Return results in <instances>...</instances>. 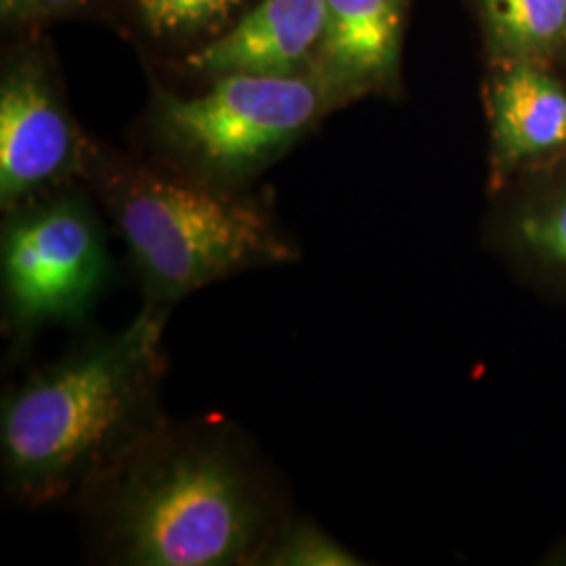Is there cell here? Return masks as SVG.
I'll return each instance as SVG.
<instances>
[{
	"instance_id": "6da1fadb",
	"label": "cell",
	"mask_w": 566,
	"mask_h": 566,
	"mask_svg": "<svg viewBox=\"0 0 566 566\" xmlns=\"http://www.w3.org/2000/svg\"><path fill=\"white\" fill-rule=\"evenodd\" d=\"M76 502L109 565H259L290 516L256 447L219 418H164Z\"/></svg>"
},
{
	"instance_id": "7a4b0ae2",
	"label": "cell",
	"mask_w": 566,
	"mask_h": 566,
	"mask_svg": "<svg viewBox=\"0 0 566 566\" xmlns=\"http://www.w3.org/2000/svg\"><path fill=\"white\" fill-rule=\"evenodd\" d=\"M168 311L143 304L126 327L86 340L4 392L0 464L9 500L30 510L76 502L163 422Z\"/></svg>"
},
{
	"instance_id": "3957f363",
	"label": "cell",
	"mask_w": 566,
	"mask_h": 566,
	"mask_svg": "<svg viewBox=\"0 0 566 566\" xmlns=\"http://www.w3.org/2000/svg\"><path fill=\"white\" fill-rule=\"evenodd\" d=\"M88 172L128 250L145 304L170 308L206 285L298 259L273 212L243 191L95 151Z\"/></svg>"
},
{
	"instance_id": "277c9868",
	"label": "cell",
	"mask_w": 566,
	"mask_h": 566,
	"mask_svg": "<svg viewBox=\"0 0 566 566\" xmlns=\"http://www.w3.org/2000/svg\"><path fill=\"white\" fill-rule=\"evenodd\" d=\"M338 105L343 97L315 72L227 74L196 97L156 93L151 128L175 170L242 191Z\"/></svg>"
},
{
	"instance_id": "5b68a950",
	"label": "cell",
	"mask_w": 566,
	"mask_h": 566,
	"mask_svg": "<svg viewBox=\"0 0 566 566\" xmlns=\"http://www.w3.org/2000/svg\"><path fill=\"white\" fill-rule=\"evenodd\" d=\"M112 277L102 221L81 193L57 189L4 212L2 329L13 348L51 325L84 324Z\"/></svg>"
},
{
	"instance_id": "8992f818",
	"label": "cell",
	"mask_w": 566,
	"mask_h": 566,
	"mask_svg": "<svg viewBox=\"0 0 566 566\" xmlns=\"http://www.w3.org/2000/svg\"><path fill=\"white\" fill-rule=\"evenodd\" d=\"M91 158L41 55L13 61L0 82L2 212L63 189L88 172Z\"/></svg>"
},
{
	"instance_id": "52a82bcc",
	"label": "cell",
	"mask_w": 566,
	"mask_h": 566,
	"mask_svg": "<svg viewBox=\"0 0 566 566\" xmlns=\"http://www.w3.org/2000/svg\"><path fill=\"white\" fill-rule=\"evenodd\" d=\"M486 112L495 187L566 151V88L544 63H497Z\"/></svg>"
},
{
	"instance_id": "ba28073f",
	"label": "cell",
	"mask_w": 566,
	"mask_h": 566,
	"mask_svg": "<svg viewBox=\"0 0 566 566\" xmlns=\"http://www.w3.org/2000/svg\"><path fill=\"white\" fill-rule=\"evenodd\" d=\"M325 32V0H261L221 39L187 57L212 78L311 74Z\"/></svg>"
},
{
	"instance_id": "9c48e42d",
	"label": "cell",
	"mask_w": 566,
	"mask_h": 566,
	"mask_svg": "<svg viewBox=\"0 0 566 566\" xmlns=\"http://www.w3.org/2000/svg\"><path fill=\"white\" fill-rule=\"evenodd\" d=\"M405 0H325V32L313 72L344 103L395 78Z\"/></svg>"
},
{
	"instance_id": "30bf717a",
	"label": "cell",
	"mask_w": 566,
	"mask_h": 566,
	"mask_svg": "<svg viewBox=\"0 0 566 566\" xmlns=\"http://www.w3.org/2000/svg\"><path fill=\"white\" fill-rule=\"evenodd\" d=\"M491 238L497 252L535 282L566 294V177L518 198Z\"/></svg>"
},
{
	"instance_id": "8fae6325",
	"label": "cell",
	"mask_w": 566,
	"mask_h": 566,
	"mask_svg": "<svg viewBox=\"0 0 566 566\" xmlns=\"http://www.w3.org/2000/svg\"><path fill=\"white\" fill-rule=\"evenodd\" d=\"M497 63H546L566 46V0H479Z\"/></svg>"
},
{
	"instance_id": "7c38bea8",
	"label": "cell",
	"mask_w": 566,
	"mask_h": 566,
	"mask_svg": "<svg viewBox=\"0 0 566 566\" xmlns=\"http://www.w3.org/2000/svg\"><path fill=\"white\" fill-rule=\"evenodd\" d=\"M261 566H359L364 560L308 518L287 516L264 547Z\"/></svg>"
},
{
	"instance_id": "4fadbf2b",
	"label": "cell",
	"mask_w": 566,
	"mask_h": 566,
	"mask_svg": "<svg viewBox=\"0 0 566 566\" xmlns=\"http://www.w3.org/2000/svg\"><path fill=\"white\" fill-rule=\"evenodd\" d=\"M243 0H135L143 25L156 36H182L223 23Z\"/></svg>"
},
{
	"instance_id": "5bb4252c",
	"label": "cell",
	"mask_w": 566,
	"mask_h": 566,
	"mask_svg": "<svg viewBox=\"0 0 566 566\" xmlns=\"http://www.w3.org/2000/svg\"><path fill=\"white\" fill-rule=\"evenodd\" d=\"M84 0H0L2 20L11 23L46 20L81 7Z\"/></svg>"
},
{
	"instance_id": "9a60e30c",
	"label": "cell",
	"mask_w": 566,
	"mask_h": 566,
	"mask_svg": "<svg viewBox=\"0 0 566 566\" xmlns=\"http://www.w3.org/2000/svg\"><path fill=\"white\" fill-rule=\"evenodd\" d=\"M558 558H560V563H565L566 565V544L563 549H560V554H558Z\"/></svg>"
}]
</instances>
